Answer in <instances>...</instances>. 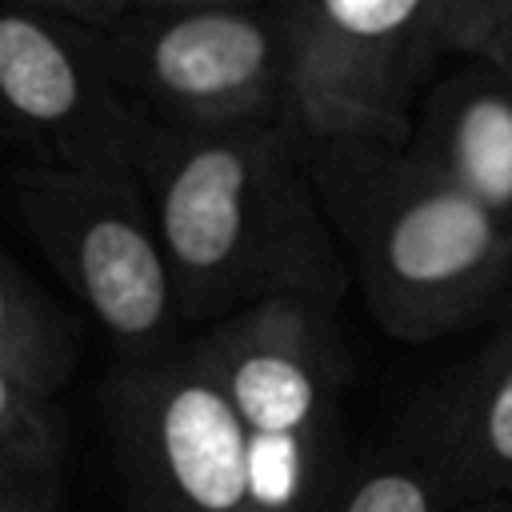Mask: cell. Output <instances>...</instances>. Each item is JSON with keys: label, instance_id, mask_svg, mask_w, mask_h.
Instances as JSON below:
<instances>
[{"label": "cell", "instance_id": "cell-1", "mask_svg": "<svg viewBox=\"0 0 512 512\" xmlns=\"http://www.w3.org/2000/svg\"><path fill=\"white\" fill-rule=\"evenodd\" d=\"M140 184L184 324L208 332L268 300L340 304L348 260L292 128L152 132Z\"/></svg>", "mask_w": 512, "mask_h": 512}, {"label": "cell", "instance_id": "cell-2", "mask_svg": "<svg viewBox=\"0 0 512 512\" xmlns=\"http://www.w3.org/2000/svg\"><path fill=\"white\" fill-rule=\"evenodd\" d=\"M308 168L348 276L392 340H440L504 296L512 228L408 144H324Z\"/></svg>", "mask_w": 512, "mask_h": 512}, {"label": "cell", "instance_id": "cell-3", "mask_svg": "<svg viewBox=\"0 0 512 512\" xmlns=\"http://www.w3.org/2000/svg\"><path fill=\"white\" fill-rule=\"evenodd\" d=\"M80 24L152 132L284 124V4L48 0Z\"/></svg>", "mask_w": 512, "mask_h": 512}, {"label": "cell", "instance_id": "cell-4", "mask_svg": "<svg viewBox=\"0 0 512 512\" xmlns=\"http://www.w3.org/2000/svg\"><path fill=\"white\" fill-rule=\"evenodd\" d=\"M332 312L268 300L200 332L252 460L256 512H324L340 488V356Z\"/></svg>", "mask_w": 512, "mask_h": 512}, {"label": "cell", "instance_id": "cell-5", "mask_svg": "<svg viewBox=\"0 0 512 512\" xmlns=\"http://www.w3.org/2000/svg\"><path fill=\"white\" fill-rule=\"evenodd\" d=\"M284 28V128L308 148L412 140L448 64L436 0H292Z\"/></svg>", "mask_w": 512, "mask_h": 512}, {"label": "cell", "instance_id": "cell-6", "mask_svg": "<svg viewBox=\"0 0 512 512\" xmlns=\"http://www.w3.org/2000/svg\"><path fill=\"white\" fill-rule=\"evenodd\" d=\"M8 200L64 288L128 360L168 352L184 320L140 180L20 164L8 172Z\"/></svg>", "mask_w": 512, "mask_h": 512}, {"label": "cell", "instance_id": "cell-7", "mask_svg": "<svg viewBox=\"0 0 512 512\" xmlns=\"http://www.w3.org/2000/svg\"><path fill=\"white\" fill-rule=\"evenodd\" d=\"M0 140L24 168L140 180L152 128L100 44L48 0L0 4Z\"/></svg>", "mask_w": 512, "mask_h": 512}, {"label": "cell", "instance_id": "cell-8", "mask_svg": "<svg viewBox=\"0 0 512 512\" xmlns=\"http://www.w3.org/2000/svg\"><path fill=\"white\" fill-rule=\"evenodd\" d=\"M112 428L144 512H256L248 432L196 344L132 360Z\"/></svg>", "mask_w": 512, "mask_h": 512}, {"label": "cell", "instance_id": "cell-9", "mask_svg": "<svg viewBox=\"0 0 512 512\" xmlns=\"http://www.w3.org/2000/svg\"><path fill=\"white\" fill-rule=\"evenodd\" d=\"M424 432L440 460L452 512L512 500V316L444 388Z\"/></svg>", "mask_w": 512, "mask_h": 512}, {"label": "cell", "instance_id": "cell-10", "mask_svg": "<svg viewBox=\"0 0 512 512\" xmlns=\"http://www.w3.org/2000/svg\"><path fill=\"white\" fill-rule=\"evenodd\" d=\"M408 148L512 228V80L456 60L424 96Z\"/></svg>", "mask_w": 512, "mask_h": 512}, {"label": "cell", "instance_id": "cell-11", "mask_svg": "<svg viewBox=\"0 0 512 512\" xmlns=\"http://www.w3.org/2000/svg\"><path fill=\"white\" fill-rule=\"evenodd\" d=\"M324 512H452L448 484L424 424L404 440L368 452L340 480Z\"/></svg>", "mask_w": 512, "mask_h": 512}, {"label": "cell", "instance_id": "cell-12", "mask_svg": "<svg viewBox=\"0 0 512 512\" xmlns=\"http://www.w3.org/2000/svg\"><path fill=\"white\" fill-rule=\"evenodd\" d=\"M72 336L52 304L0 256V364L44 400L72 372Z\"/></svg>", "mask_w": 512, "mask_h": 512}, {"label": "cell", "instance_id": "cell-13", "mask_svg": "<svg viewBox=\"0 0 512 512\" xmlns=\"http://www.w3.org/2000/svg\"><path fill=\"white\" fill-rule=\"evenodd\" d=\"M56 468L60 428L48 400L0 364V480L32 496L36 488H52Z\"/></svg>", "mask_w": 512, "mask_h": 512}, {"label": "cell", "instance_id": "cell-14", "mask_svg": "<svg viewBox=\"0 0 512 512\" xmlns=\"http://www.w3.org/2000/svg\"><path fill=\"white\" fill-rule=\"evenodd\" d=\"M448 60H472L512 80V0H436Z\"/></svg>", "mask_w": 512, "mask_h": 512}, {"label": "cell", "instance_id": "cell-15", "mask_svg": "<svg viewBox=\"0 0 512 512\" xmlns=\"http://www.w3.org/2000/svg\"><path fill=\"white\" fill-rule=\"evenodd\" d=\"M0 512H44V508L28 492H20V488H12V484L0 480Z\"/></svg>", "mask_w": 512, "mask_h": 512}]
</instances>
